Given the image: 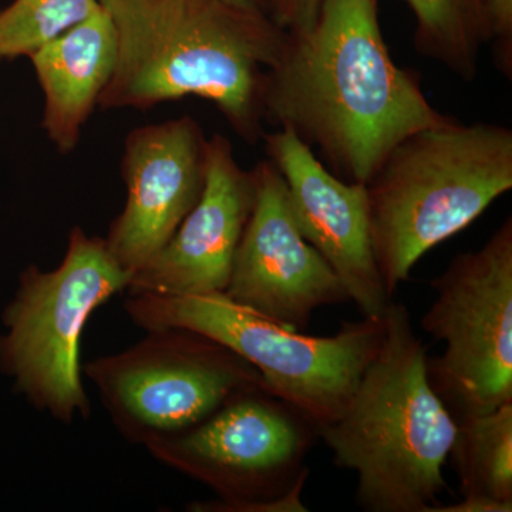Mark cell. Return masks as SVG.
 Listing matches in <instances>:
<instances>
[{
	"label": "cell",
	"mask_w": 512,
	"mask_h": 512,
	"mask_svg": "<svg viewBox=\"0 0 512 512\" xmlns=\"http://www.w3.org/2000/svg\"><path fill=\"white\" fill-rule=\"evenodd\" d=\"M507 505L494 503V501L480 500V498L463 497L458 503L441 505L431 508L430 512H511Z\"/></svg>",
	"instance_id": "ffe728a7"
},
{
	"label": "cell",
	"mask_w": 512,
	"mask_h": 512,
	"mask_svg": "<svg viewBox=\"0 0 512 512\" xmlns=\"http://www.w3.org/2000/svg\"><path fill=\"white\" fill-rule=\"evenodd\" d=\"M255 201L224 295L293 330L313 313L350 302L322 255L303 237L281 173L269 160L252 168Z\"/></svg>",
	"instance_id": "30bf717a"
},
{
	"label": "cell",
	"mask_w": 512,
	"mask_h": 512,
	"mask_svg": "<svg viewBox=\"0 0 512 512\" xmlns=\"http://www.w3.org/2000/svg\"><path fill=\"white\" fill-rule=\"evenodd\" d=\"M133 274L104 238L74 227L63 261L52 271L29 266L5 312L0 366L33 406L70 424L90 414L80 340L92 313L127 291Z\"/></svg>",
	"instance_id": "8992f818"
},
{
	"label": "cell",
	"mask_w": 512,
	"mask_h": 512,
	"mask_svg": "<svg viewBox=\"0 0 512 512\" xmlns=\"http://www.w3.org/2000/svg\"><path fill=\"white\" fill-rule=\"evenodd\" d=\"M262 140L303 237L339 276L362 316H383L393 299L373 254L366 184L336 177L291 128L279 127Z\"/></svg>",
	"instance_id": "7c38bea8"
},
{
	"label": "cell",
	"mask_w": 512,
	"mask_h": 512,
	"mask_svg": "<svg viewBox=\"0 0 512 512\" xmlns=\"http://www.w3.org/2000/svg\"><path fill=\"white\" fill-rule=\"evenodd\" d=\"M421 329L444 343L427 359L431 386L454 419L512 403V220L477 249L454 256L430 282Z\"/></svg>",
	"instance_id": "ba28073f"
},
{
	"label": "cell",
	"mask_w": 512,
	"mask_h": 512,
	"mask_svg": "<svg viewBox=\"0 0 512 512\" xmlns=\"http://www.w3.org/2000/svg\"><path fill=\"white\" fill-rule=\"evenodd\" d=\"M128 318L144 330L190 329L217 340L261 375L266 389L316 426L338 420L352 402L366 367L382 348L386 319L345 322L332 336L293 330L221 293H134Z\"/></svg>",
	"instance_id": "5b68a950"
},
{
	"label": "cell",
	"mask_w": 512,
	"mask_h": 512,
	"mask_svg": "<svg viewBox=\"0 0 512 512\" xmlns=\"http://www.w3.org/2000/svg\"><path fill=\"white\" fill-rule=\"evenodd\" d=\"M491 40L497 42L498 62L508 74L512 60V0H484Z\"/></svg>",
	"instance_id": "ac0fdd59"
},
{
	"label": "cell",
	"mask_w": 512,
	"mask_h": 512,
	"mask_svg": "<svg viewBox=\"0 0 512 512\" xmlns=\"http://www.w3.org/2000/svg\"><path fill=\"white\" fill-rule=\"evenodd\" d=\"M83 373L128 441L147 444L197 426L235 394L265 386L254 366L217 340L190 329L148 330Z\"/></svg>",
	"instance_id": "9c48e42d"
},
{
	"label": "cell",
	"mask_w": 512,
	"mask_h": 512,
	"mask_svg": "<svg viewBox=\"0 0 512 512\" xmlns=\"http://www.w3.org/2000/svg\"><path fill=\"white\" fill-rule=\"evenodd\" d=\"M416 19L414 46L420 55L471 82L481 47L491 33L484 0H406Z\"/></svg>",
	"instance_id": "2e32d148"
},
{
	"label": "cell",
	"mask_w": 512,
	"mask_h": 512,
	"mask_svg": "<svg viewBox=\"0 0 512 512\" xmlns=\"http://www.w3.org/2000/svg\"><path fill=\"white\" fill-rule=\"evenodd\" d=\"M224 2L232 6H237L239 9L249 10V12L271 16L269 15L268 0H224Z\"/></svg>",
	"instance_id": "44dd1931"
},
{
	"label": "cell",
	"mask_w": 512,
	"mask_h": 512,
	"mask_svg": "<svg viewBox=\"0 0 512 512\" xmlns=\"http://www.w3.org/2000/svg\"><path fill=\"white\" fill-rule=\"evenodd\" d=\"M382 348L366 367L346 412L318 427L333 463L355 471L366 512H430L447 488L444 464L456 419L431 386L427 349L403 303L384 313Z\"/></svg>",
	"instance_id": "3957f363"
},
{
	"label": "cell",
	"mask_w": 512,
	"mask_h": 512,
	"mask_svg": "<svg viewBox=\"0 0 512 512\" xmlns=\"http://www.w3.org/2000/svg\"><path fill=\"white\" fill-rule=\"evenodd\" d=\"M512 188V131L451 119L404 138L366 184L373 254L387 295L430 249Z\"/></svg>",
	"instance_id": "277c9868"
},
{
	"label": "cell",
	"mask_w": 512,
	"mask_h": 512,
	"mask_svg": "<svg viewBox=\"0 0 512 512\" xmlns=\"http://www.w3.org/2000/svg\"><path fill=\"white\" fill-rule=\"evenodd\" d=\"M207 164L208 138L191 116L130 131L121 160L126 204L104 241L131 274L168 244L200 201Z\"/></svg>",
	"instance_id": "8fae6325"
},
{
	"label": "cell",
	"mask_w": 512,
	"mask_h": 512,
	"mask_svg": "<svg viewBox=\"0 0 512 512\" xmlns=\"http://www.w3.org/2000/svg\"><path fill=\"white\" fill-rule=\"evenodd\" d=\"M269 15L289 33L308 30L318 16L323 0H268Z\"/></svg>",
	"instance_id": "d6986e66"
},
{
	"label": "cell",
	"mask_w": 512,
	"mask_h": 512,
	"mask_svg": "<svg viewBox=\"0 0 512 512\" xmlns=\"http://www.w3.org/2000/svg\"><path fill=\"white\" fill-rule=\"evenodd\" d=\"M100 6V0H13L0 12V57H29Z\"/></svg>",
	"instance_id": "e0dca14e"
},
{
	"label": "cell",
	"mask_w": 512,
	"mask_h": 512,
	"mask_svg": "<svg viewBox=\"0 0 512 512\" xmlns=\"http://www.w3.org/2000/svg\"><path fill=\"white\" fill-rule=\"evenodd\" d=\"M0 60H2V57H0Z\"/></svg>",
	"instance_id": "7402d4cb"
},
{
	"label": "cell",
	"mask_w": 512,
	"mask_h": 512,
	"mask_svg": "<svg viewBox=\"0 0 512 512\" xmlns=\"http://www.w3.org/2000/svg\"><path fill=\"white\" fill-rule=\"evenodd\" d=\"M450 458L463 497L512 508V403L456 419Z\"/></svg>",
	"instance_id": "9a60e30c"
},
{
	"label": "cell",
	"mask_w": 512,
	"mask_h": 512,
	"mask_svg": "<svg viewBox=\"0 0 512 512\" xmlns=\"http://www.w3.org/2000/svg\"><path fill=\"white\" fill-rule=\"evenodd\" d=\"M264 109L265 121L291 128L336 177L357 184L404 138L453 119L394 63L377 0H323L311 28L288 32L266 76Z\"/></svg>",
	"instance_id": "6da1fadb"
},
{
	"label": "cell",
	"mask_w": 512,
	"mask_h": 512,
	"mask_svg": "<svg viewBox=\"0 0 512 512\" xmlns=\"http://www.w3.org/2000/svg\"><path fill=\"white\" fill-rule=\"evenodd\" d=\"M117 35V62L101 110H148L200 97L249 144L265 136L269 69L288 32L224 0H100Z\"/></svg>",
	"instance_id": "7a4b0ae2"
},
{
	"label": "cell",
	"mask_w": 512,
	"mask_h": 512,
	"mask_svg": "<svg viewBox=\"0 0 512 512\" xmlns=\"http://www.w3.org/2000/svg\"><path fill=\"white\" fill-rule=\"evenodd\" d=\"M254 201V175L242 170L231 141L221 134L208 138L200 201L168 244L133 275L128 295L224 292Z\"/></svg>",
	"instance_id": "4fadbf2b"
},
{
	"label": "cell",
	"mask_w": 512,
	"mask_h": 512,
	"mask_svg": "<svg viewBox=\"0 0 512 512\" xmlns=\"http://www.w3.org/2000/svg\"><path fill=\"white\" fill-rule=\"evenodd\" d=\"M318 426L265 386L222 404L197 426L147 444L165 466L200 481L217 497L188 505L194 512H306L305 458Z\"/></svg>",
	"instance_id": "52a82bcc"
},
{
	"label": "cell",
	"mask_w": 512,
	"mask_h": 512,
	"mask_svg": "<svg viewBox=\"0 0 512 512\" xmlns=\"http://www.w3.org/2000/svg\"><path fill=\"white\" fill-rule=\"evenodd\" d=\"M29 59L45 97L43 130L60 154L73 153L116 67L117 35L109 10L101 5Z\"/></svg>",
	"instance_id": "5bb4252c"
}]
</instances>
